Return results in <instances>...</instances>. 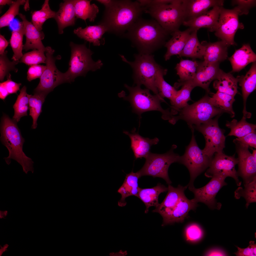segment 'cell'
<instances>
[{"instance_id":"19","label":"cell","mask_w":256,"mask_h":256,"mask_svg":"<svg viewBox=\"0 0 256 256\" xmlns=\"http://www.w3.org/2000/svg\"><path fill=\"white\" fill-rule=\"evenodd\" d=\"M224 2L223 0H182V5L184 14V21L199 16L207 11L211 7L222 6Z\"/></svg>"},{"instance_id":"24","label":"cell","mask_w":256,"mask_h":256,"mask_svg":"<svg viewBox=\"0 0 256 256\" xmlns=\"http://www.w3.org/2000/svg\"><path fill=\"white\" fill-rule=\"evenodd\" d=\"M198 202L194 198L190 200L185 195L180 200L166 220L163 222L162 226L175 222H182L188 217L189 212L195 210L198 206Z\"/></svg>"},{"instance_id":"50","label":"cell","mask_w":256,"mask_h":256,"mask_svg":"<svg viewBox=\"0 0 256 256\" xmlns=\"http://www.w3.org/2000/svg\"><path fill=\"white\" fill-rule=\"evenodd\" d=\"M46 68V66L41 65L30 66L27 72V79L29 81L37 78H40Z\"/></svg>"},{"instance_id":"23","label":"cell","mask_w":256,"mask_h":256,"mask_svg":"<svg viewBox=\"0 0 256 256\" xmlns=\"http://www.w3.org/2000/svg\"><path fill=\"white\" fill-rule=\"evenodd\" d=\"M135 130L134 129L131 133L126 131L123 133L128 136L130 139L131 147L135 159L145 158L151 152V146L157 144L159 140L157 137L150 139L144 137L136 132Z\"/></svg>"},{"instance_id":"46","label":"cell","mask_w":256,"mask_h":256,"mask_svg":"<svg viewBox=\"0 0 256 256\" xmlns=\"http://www.w3.org/2000/svg\"><path fill=\"white\" fill-rule=\"evenodd\" d=\"M26 2L24 0H17L14 1L7 11L0 18V28L9 26L11 22L17 15H19V7L24 5Z\"/></svg>"},{"instance_id":"33","label":"cell","mask_w":256,"mask_h":256,"mask_svg":"<svg viewBox=\"0 0 256 256\" xmlns=\"http://www.w3.org/2000/svg\"><path fill=\"white\" fill-rule=\"evenodd\" d=\"M199 63L189 60H182L177 64L175 69L179 79L174 87L181 86L184 83L193 80L195 76Z\"/></svg>"},{"instance_id":"2","label":"cell","mask_w":256,"mask_h":256,"mask_svg":"<svg viewBox=\"0 0 256 256\" xmlns=\"http://www.w3.org/2000/svg\"><path fill=\"white\" fill-rule=\"evenodd\" d=\"M137 0H114L105 8L98 24L104 26L107 32L122 36L140 17L145 10Z\"/></svg>"},{"instance_id":"41","label":"cell","mask_w":256,"mask_h":256,"mask_svg":"<svg viewBox=\"0 0 256 256\" xmlns=\"http://www.w3.org/2000/svg\"><path fill=\"white\" fill-rule=\"evenodd\" d=\"M55 13L50 9L49 0H45L40 10L32 13V23L38 31H41L44 23L48 19L53 18Z\"/></svg>"},{"instance_id":"60","label":"cell","mask_w":256,"mask_h":256,"mask_svg":"<svg viewBox=\"0 0 256 256\" xmlns=\"http://www.w3.org/2000/svg\"><path fill=\"white\" fill-rule=\"evenodd\" d=\"M142 7L146 8L150 5L152 0H137Z\"/></svg>"},{"instance_id":"36","label":"cell","mask_w":256,"mask_h":256,"mask_svg":"<svg viewBox=\"0 0 256 256\" xmlns=\"http://www.w3.org/2000/svg\"><path fill=\"white\" fill-rule=\"evenodd\" d=\"M91 0H75V7L76 18H80L85 22L87 19L93 22L99 12L98 7L95 4H91Z\"/></svg>"},{"instance_id":"51","label":"cell","mask_w":256,"mask_h":256,"mask_svg":"<svg viewBox=\"0 0 256 256\" xmlns=\"http://www.w3.org/2000/svg\"><path fill=\"white\" fill-rule=\"evenodd\" d=\"M238 250L234 254L238 256H256V244L254 241H250L249 246L242 248L236 246Z\"/></svg>"},{"instance_id":"7","label":"cell","mask_w":256,"mask_h":256,"mask_svg":"<svg viewBox=\"0 0 256 256\" xmlns=\"http://www.w3.org/2000/svg\"><path fill=\"white\" fill-rule=\"evenodd\" d=\"M120 55L122 60L133 68L135 83L144 85L164 101L159 95L155 83L156 74L160 66L155 61L153 55L150 54H135V60L133 62L128 61L124 56Z\"/></svg>"},{"instance_id":"49","label":"cell","mask_w":256,"mask_h":256,"mask_svg":"<svg viewBox=\"0 0 256 256\" xmlns=\"http://www.w3.org/2000/svg\"><path fill=\"white\" fill-rule=\"evenodd\" d=\"M235 144L256 148V130L245 136L238 138L234 140Z\"/></svg>"},{"instance_id":"43","label":"cell","mask_w":256,"mask_h":256,"mask_svg":"<svg viewBox=\"0 0 256 256\" xmlns=\"http://www.w3.org/2000/svg\"><path fill=\"white\" fill-rule=\"evenodd\" d=\"M29 98V115L33 119L32 128L35 129L37 127L38 118L41 113L42 106L46 96L42 94H34L33 95L28 94Z\"/></svg>"},{"instance_id":"61","label":"cell","mask_w":256,"mask_h":256,"mask_svg":"<svg viewBox=\"0 0 256 256\" xmlns=\"http://www.w3.org/2000/svg\"><path fill=\"white\" fill-rule=\"evenodd\" d=\"M14 1L11 0H0V5H5L6 4L10 5L12 4Z\"/></svg>"},{"instance_id":"59","label":"cell","mask_w":256,"mask_h":256,"mask_svg":"<svg viewBox=\"0 0 256 256\" xmlns=\"http://www.w3.org/2000/svg\"><path fill=\"white\" fill-rule=\"evenodd\" d=\"M127 254V251H123L122 250H120L118 252H110L109 253V255L110 256H124Z\"/></svg>"},{"instance_id":"64","label":"cell","mask_w":256,"mask_h":256,"mask_svg":"<svg viewBox=\"0 0 256 256\" xmlns=\"http://www.w3.org/2000/svg\"><path fill=\"white\" fill-rule=\"evenodd\" d=\"M253 153L252 154L254 158L256 159V149H252Z\"/></svg>"},{"instance_id":"48","label":"cell","mask_w":256,"mask_h":256,"mask_svg":"<svg viewBox=\"0 0 256 256\" xmlns=\"http://www.w3.org/2000/svg\"><path fill=\"white\" fill-rule=\"evenodd\" d=\"M185 235L187 240L194 242L200 240L203 236V233L202 229L197 224H192L186 228Z\"/></svg>"},{"instance_id":"14","label":"cell","mask_w":256,"mask_h":256,"mask_svg":"<svg viewBox=\"0 0 256 256\" xmlns=\"http://www.w3.org/2000/svg\"><path fill=\"white\" fill-rule=\"evenodd\" d=\"M211 178L207 184L201 188H197L194 187L188 189L193 193V198L197 202L204 203L212 210H219L221 204L217 201L215 197L221 188L227 185L225 181L226 177L216 175Z\"/></svg>"},{"instance_id":"58","label":"cell","mask_w":256,"mask_h":256,"mask_svg":"<svg viewBox=\"0 0 256 256\" xmlns=\"http://www.w3.org/2000/svg\"><path fill=\"white\" fill-rule=\"evenodd\" d=\"M96 1L104 5L105 7V8L110 7L113 4L114 0H97Z\"/></svg>"},{"instance_id":"32","label":"cell","mask_w":256,"mask_h":256,"mask_svg":"<svg viewBox=\"0 0 256 256\" xmlns=\"http://www.w3.org/2000/svg\"><path fill=\"white\" fill-rule=\"evenodd\" d=\"M168 187L160 183L153 187L142 188H140L137 197L144 203L146 206L145 213H147L150 207L157 206L159 203L158 197L161 193L168 191Z\"/></svg>"},{"instance_id":"27","label":"cell","mask_w":256,"mask_h":256,"mask_svg":"<svg viewBox=\"0 0 256 256\" xmlns=\"http://www.w3.org/2000/svg\"><path fill=\"white\" fill-rule=\"evenodd\" d=\"M192 32L189 28L183 31L177 30L171 34V38L166 42L165 46L167 48L164 57L166 60L172 56L180 54L183 50Z\"/></svg>"},{"instance_id":"5","label":"cell","mask_w":256,"mask_h":256,"mask_svg":"<svg viewBox=\"0 0 256 256\" xmlns=\"http://www.w3.org/2000/svg\"><path fill=\"white\" fill-rule=\"evenodd\" d=\"M124 86L129 91V95L124 96L119 94V95L130 102L133 112L137 114L139 117L144 112L155 110L162 113V118L164 120H168L169 122L173 119L174 115L169 110H164L161 107L160 103L163 101L162 100L156 95H151L149 90L142 89L140 85L135 87H131L126 84Z\"/></svg>"},{"instance_id":"28","label":"cell","mask_w":256,"mask_h":256,"mask_svg":"<svg viewBox=\"0 0 256 256\" xmlns=\"http://www.w3.org/2000/svg\"><path fill=\"white\" fill-rule=\"evenodd\" d=\"M229 59L232 66L231 72H238L249 63L256 62V55L249 44H245L236 50Z\"/></svg>"},{"instance_id":"55","label":"cell","mask_w":256,"mask_h":256,"mask_svg":"<svg viewBox=\"0 0 256 256\" xmlns=\"http://www.w3.org/2000/svg\"><path fill=\"white\" fill-rule=\"evenodd\" d=\"M206 255L207 256H225L226 254L222 250L215 249L211 250L207 252Z\"/></svg>"},{"instance_id":"42","label":"cell","mask_w":256,"mask_h":256,"mask_svg":"<svg viewBox=\"0 0 256 256\" xmlns=\"http://www.w3.org/2000/svg\"><path fill=\"white\" fill-rule=\"evenodd\" d=\"M26 90L25 86L22 87L13 105L14 114L13 119L17 122L19 121L22 117L27 115V112L29 108V98Z\"/></svg>"},{"instance_id":"26","label":"cell","mask_w":256,"mask_h":256,"mask_svg":"<svg viewBox=\"0 0 256 256\" xmlns=\"http://www.w3.org/2000/svg\"><path fill=\"white\" fill-rule=\"evenodd\" d=\"M205 47L203 56L204 61L210 63H220L227 59L228 48L229 46L221 40L214 43L203 41L201 43Z\"/></svg>"},{"instance_id":"25","label":"cell","mask_w":256,"mask_h":256,"mask_svg":"<svg viewBox=\"0 0 256 256\" xmlns=\"http://www.w3.org/2000/svg\"><path fill=\"white\" fill-rule=\"evenodd\" d=\"M238 77L239 85L241 87L243 100V117L249 118L251 117V114L246 110V102L249 95L256 89V62H253L250 69L245 76Z\"/></svg>"},{"instance_id":"18","label":"cell","mask_w":256,"mask_h":256,"mask_svg":"<svg viewBox=\"0 0 256 256\" xmlns=\"http://www.w3.org/2000/svg\"><path fill=\"white\" fill-rule=\"evenodd\" d=\"M187 187V185L183 186L180 184L177 187L168 185L167 193L165 199L152 212L160 214L163 220L166 219L180 200L185 195L184 192Z\"/></svg>"},{"instance_id":"37","label":"cell","mask_w":256,"mask_h":256,"mask_svg":"<svg viewBox=\"0 0 256 256\" xmlns=\"http://www.w3.org/2000/svg\"><path fill=\"white\" fill-rule=\"evenodd\" d=\"M167 70L160 66L158 70L156 75L155 83L160 96L163 99L166 98L171 101L176 96L178 91L167 82L163 76L166 75Z\"/></svg>"},{"instance_id":"52","label":"cell","mask_w":256,"mask_h":256,"mask_svg":"<svg viewBox=\"0 0 256 256\" xmlns=\"http://www.w3.org/2000/svg\"><path fill=\"white\" fill-rule=\"evenodd\" d=\"M233 3L238 5V6L241 12V15L247 14L249 12V9L255 5V0H233Z\"/></svg>"},{"instance_id":"38","label":"cell","mask_w":256,"mask_h":256,"mask_svg":"<svg viewBox=\"0 0 256 256\" xmlns=\"http://www.w3.org/2000/svg\"><path fill=\"white\" fill-rule=\"evenodd\" d=\"M234 96L228 94L217 91L212 97H209V101L214 106L229 114L231 118L235 116L233 108V104L235 100Z\"/></svg>"},{"instance_id":"8","label":"cell","mask_w":256,"mask_h":256,"mask_svg":"<svg viewBox=\"0 0 256 256\" xmlns=\"http://www.w3.org/2000/svg\"><path fill=\"white\" fill-rule=\"evenodd\" d=\"M210 96L206 95L199 101L187 106L178 111L170 122L174 124L179 119L187 122L189 127L205 123L216 115L224 112L212 105L210 102Z\"/></svg>"},{"instance_id":"22","label":"cell","mask_w":256,"mask_h":256,"mask_svg":"<svg viewBox=\"0 0 256 256\" xmlns=\"http://www.w3.org/2000/svg\"><path fill=\"white\" fill-rule=\"evenodd\" d=\"M75 0H65L59 5V9L56 12L53 18L58 25L59 34L64 33V29L68 27L74 25L76 18Z\"/></svg>"},{"instance_id":"9","label":"cell","mask_w":256,"mask_h":256,"mask_svg":"<svg viewBox=\"0 0 256 256\" xmlns=\"http://www.w3.org/2000/svg\"><path fill=\"white\" fill-rule=\"evenodd\" d=\"M176 146L173 145L171 149L163 154L154 153L151 152L145 158L146 161L142 168L137 172L140 178L145 176H150L153 178H162L168 185L172 182L168 174L170 165L175 162L179 163L180 156L174 152Z\"/></svg>"},{"instance_id":"44","label":"cell","mask_w":256,"mask_h":256,"mask_svg":"<svg viewBox=\"0 0 256 256\" xmlns=\"http://www.w3.org/2000/svg\"><path fill=\"white\" fill-rule=\"evenodd\" d=\"M244 188L238 187L234 192V197L239 199L241 197L245 199L246 203V206L247 208L251 203L256 202V177L250 182L244 184Z\"/></svg>"},{"instance_id":"35","label":"cell","mask_w":256,"mask_h":256,"mask_svg":"<svg viewBox=\"0 0 256 256\" xmlns=\"http://www.w3.org/2000/svg\"><path fill=\"white\" fill-rule=\"evenodd\" d=\"M197 30L192 31L183 50L179 55L195 58L202 59L205 47L199 42L197 35Z\"/></svg>"},{"instance_id":"57","label":"cell","mask_w":256,"mask_h":256,"mask_svg":"<svg viewBox=\"0 0 256 256\" xmlns=\"http://www.w3.org/2000/svg\"><path fill=\"white\" fill-rule=\"evenodd\" d=\"M173 1L174 0H152V2L150 5L171 4L173 2Z\"/></svg>"},{"instance_id":"47","label":"cell","mask_w":256,"mask_h":256,"mask_svg":"<svg viewBox=\"0 0 256 256\" xmlns=\"http://www.w3.org/2000/svg\"><path fill=\"white\" fill-rule=\"evenodd\" d=\"M44 51L34 50L23 55L20 62L30 66L46 63V56Z\"/></svg>"},{"instance_id":"54","label":"cell","mask_w":256,"mask_h":256,"mask_svg":"<svg viewBox=\"0 0 256 256\" xmlns=\"http://www.w3.org/2000/svg\"><path fill=\"white\" fill-rule=\"evenodd\" d=\"M9 42L1 34L0 35V55L3 54L5 51L8 46Z\"/></svg>"},{"instance_id":"3","label":"cell","mask_w":256,"mask_h":256,"mask_svg":"<svg viewBox=\"0 0 256 256\" xmlns=\"http://www.w3.org/2000/svg\"><path fill=\"white\" fill-rule=\"evenodd\" d=\"M17 122L8 116L4 114L2 118L0 124V140L9 152V155L4 158L9 165L11 159L16 161L22 166L23 172L27 174L29 171L33 173L34 162L27 156L23 151L25 140L22 137Z\"/></svg>"},{"instance_id":"39","label":"cell","mask_w":256,"mask_h":256,"mask_svg":"<svg viewBox=\"0 0 256 256\" xmlns=\"http://www.w3.org/2000/svg\"><path fill=\"white\" fill-rule=\"evenodd\" d=\"M246 119L242 117L241 119L238 121L233 119L230 122L227 121L226 126L230 129L228 136H234L238 138L243 137L256 130V124L247 122Z\"/></svg>"},{"instance_id":"40","label":"cell","mask_w":256,"mask_h":256,"mask_svg":"<svg viewBox=\"0 0 256 256\" xmlns=\"http://www.w3.org/2000/svg\"><path fill=\"white\" fill-rule=\"evenodd\" d=\"M24 35V30L22 21L19 24L18 28L12 32L10 40V45L14 52L12 58L13 60H19L23 55L22 50L23 45V41Z\"/></svg>"},{"instance_id":"17","label":"cell","mask_w":256,"mask_h":256,"mask_svg":"<svg viewBox=\"0 0 256 256\" xmlns=\"http://www.w3.org/2000/svg\"><path fill=\"white\" fill-rule=\"evenodd\" d=\"M219 64L218 62L210 63L204 61L199 63L195 76L192 80L195 87H201L209 93L210 84L216 79L220 69Z\"/></svg>"},{"instance_id":"21","label":"cell","mask_w":256,"mask_h":256,"mask_svg":"<svg viewBox=\"0 0 256 256\" xmlns=\"http://www.w3.org/2000/svg\"><path fill=\"white\" fill-rule=\"evenodd\" d=\"M19 15L23 23L24 35L26 38L23 49L27 51L32 49L41 50L45 52L46 47L41 41L45 37L43 32L38 31L32 23L28 21L25 16L21 13Z\"/></svg>"},{"instance_id":"29","label":"cell","mask_w":256,"mask_h":256,"mask_svg":"<svg viewBox=\"0 0 256 256\" xmlns=\"http://www.w3.org/2000/svg\"><path fill=\"white\" fill-rule=\"evenodd\" d=\"M106 32L105 27L100 24L87 26L84 28L78 27L73 31L74 33L78 37L96 46L104 44L105 40L103 36Z\"/></svg>"},{"instance_id":"12","label":"cell","mask_w":256,"mask_h":256,"mask_svg":"<svg viewBox=\"0 0 256 256\" xmlns=\"http://www.w3.org/2000/svg\"><path fill=\"white\" fill-rule=\"evenodd\" d=\"M55 51L50 46L46 47V68L40 78L38 85L34 90V94L46 96L55 87L65 83L64 73L59 71L55 65L56 58L53 56Z\"/></svg>"},{"instance_id":"1","label":"cell","mask_w":256,"mask_h":256,"mask_svg":"<svg viewBox=\"0 0 256 256\" xmlns=\"http://www.w3.org/2000/svg\"><path fill=\"white\" fill-rule=\"evenodd\" d=\"M169 34L155 20L140 17L122 37L129 39L139 53L151 54L165 44Z\"/></svg>"},{"instance_id":"6","label":"cell","mask_w":256,"mask_h":256,"mask_svg":"<svg viewBox=\"0 0 256 256\" xmlns=\"http://www.w3.org/2000/svg\"><path fill=\"white\" fill-rule=\"evenodd\" d=\"M182 0H174L168 4L151 5L144 11L153 18L167 32L171 34L178 30L185 20Z\"/></svg>"},{"instance_id":"11","label":"cell","mask_w":256,"mask_h":256,"mask_svg":"<svg viewBox=\"0 0 256 256\" xmlns=\"http://www.w3.org/2000/svg\"><path fill=\"white\" fill-rule=\"evenodd\" d=\"M219 115L199 125L192 126L194 129L201 133L204 136L206 144L202 152L211 159L215 153H223V149L225 147L224 130L220 128L218 125Z\"/></svg>"},{"instance_id":"63","label":"cell","mask_w":256,"mask_h":256,"mask_svg":"<svg viewBox=\"0 0 256 256\" xmlns=\"http://www.w3.org/2000/svg\"><path fill=\"white\" fill-rule=\"evenodd\" d=\"M8 214L7 211H2L0 210V218H4V217L6 216Z\"/></svg>"},{"instance_id":"31","label":"cell","mask_w":256,"mask_h":256,"mask_svg":"<svg viewBox=\"0 0 256 256\" xmlns=\"http://www.w3.org/2000/svg\"><path fill=\"white\" fill-rule=\"evenodd\" d=\"M238 77H234L230 73L225 72L220 69L214 82V88L219 92L235 96L238 92Z\"/></svg>"},{"instance_id":"15","label":"cell","mask_w":256,"mask_h":256,"mask_svg":"<svg viewBox=\"0 0 256 256\" xmlns=\"http://www.w3.org/2000/svg\"><path fill=\"white\" fill-rule=\"evenodd\" d=\"M212 158L209 168L205 174V176L212 177L215 175H218L227 177H231L235 180L237 185L240 186L241 182L238 178V174L235 168L238 164V158L235 157V154L232 156L226 155L223 153H215Z\"/></svg>"},{"instance_id":"16","label":"cell","mask_w":256,"mask_h":256,"mask_svg":"<svg viewBox=\"0 0 256 256\" xmlns=\"http://www.w3.org/2000/svg\"><path fill=\"white\" fill-rule=\"evenodd\" d=\"M236 145L238 155V174L242 178L244 184L256 176V159L249 151L248 147Z\"/></svg>"},{"instance_id":"45","label":"cell","mask_w":256,"mask_h":256,"mask_svg":"<svg viewBox=\"0 0 256 256\" xmlns=\"http://www.w3.org/2000/svg\"><path fill=\"white\" fill-rule=\"evenodd\" d=\"M7 51H5L0 56V80L3 81L5 76L7 79L11 78V74L9 72L14 71L17 73L18 69L16 68L15 65L20 62L19 60L10 61L7 56Z\"/></svg>"},{"instance_id":"4","label":"cell","mask_w":256,"mask_h":256,"mask_svg":"<svg viewBox=\"0 0 256 256\" xmlns=\"http://www.w3.org/2000/svg\"><path fill=\"white\" fill-rule=\"evenodd\" d=\"M71 56L69 68L64 73L65 83H71L80 76H85L89 71H94L101 68L103 65L99 60L94 61L91 58L93 53L86 46V43L77 44L72 42L70 43Z\"/></svg>"},{"instance_id":"53","label":"cell","mask_w":256,"mask_h":256,"mask_svg":"<svg viewBox=\"0 0 256 256\" xmlns=\"http://www.w3.org/2000/svg\"><path fill=\"white\" fill-rule=\"evenodd\" d=\"M7 91L9 95L16 93L19 90L21 83H17L12 81L11 78L7 79V80L1 82Z\"/></svg>"},{"instance_id":"10","label":"cell","mask_w":256,"mask_h":256,"mask_svg":"<svg viewBox=\"0 0 256 256\" xmlns=\"http://www.w3.org/2000/svg\"><path fill=\"white\" fill-rule=\"evenodd\" d=\"M190 128L192 133V139L186 147L184 154L180 156L179 162L185 166L189 172L190 180L187 185L188 188L194 187L195 179L209 167L212 159L205 155L199 147L194 135V129L192 126Z\"/></svg>"},{"instance_id":"30","label":"cell","mask_w":256,"mask_h":256,"mask_svg":"<svg viewBox=\"0 0 256 256\" xmlns=\"http://www.w3.org/2000/svg\"><path fill=\"white\" fill-rule=\"evenodd\" d=\"M140 178L137 172L134 173L133 170L126 174L123 183L117 191L121 196L118 202L119 206L123 207L126 205L125 199L127 197L133 196L137 197L140 188L138 184V179Z\"/></svg>"},{"instance_id":"56","label":"cell","mask_w":256,"mask_h":256,"mask_svg":"<svg viewBox=\"0 0 256 256\" xmlns=\"http://www.w3.org/2000/svg\"><path fill=\"white\" fill-rule=\"evenodd\" d=\"M0 98L3 100H4L7 96L9 95L7 91L1 83H0Z\"/></svg>"},{"instance_id":"62","label":"cell","mask_w":256,"mask_h":256,"mask_svg":"<svg viewBox=\"0 0 256 256\" xmlns=\"http://www.w3.org/2000/svg\"><path fill=\"white\" fill-rule=\"evenodd\" d=\"M9 246L7 244H5L4 246L3 247H2L1 246V248L0 250V256H1L3 253L7 250V248Z\"/></svg>"},{"instance_id":"34","label":"cell","mask_w":256,"mask_h":256,"mask_svg":"<svg viewBox=\"0 0 256 256\" xmlns=\"http://www.w3.org/2000/svg\"><path fill=\"white\" fill-rule=\"evenodd\" d=\"M182 87L176 96L171 101V109L170 111L174 115L177 114L179 110L188 104L187 102L191 100L190 94L192 89L195 87L192 80L183 83Z\"/></svg>"},{"instance_id":"20","label":"cell","mask_w":256,"mask_h":256,"mask_svg":"<svg viewBox=\"0 0 256 256\" xmlns=\"http://www.w3.org/2000/svg\"><path fill=\"white\" fill-rule=\"evenodd\" d=\"M221 6H215L210 10L193 19L184 21L183 24L188 27L192 31L202 28H207L210 31H215L218 23Z\"/></svg>"},{"instance_id":"13","label":"cell","mask_w":256,"mask_h":256,"mask_svg":"<svg viewBox=\"0 0 256 256\" xmlns=\"http://www.w3.org/2000/svg\"><path fill=\"white\" fill-rule=\"evenodd\" d=\"M241 12L238 6L232 9L220 7L219 19L215 31V34L221 40L229 46L236 44L234 41L235 34L237 30L243 28L244 26L238 20V16Z\"/></svg>"}]
</instances>
